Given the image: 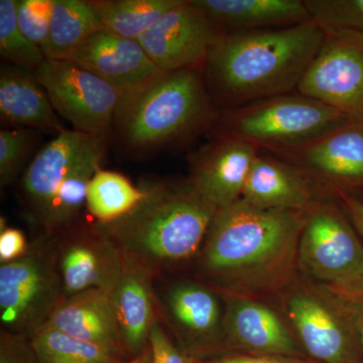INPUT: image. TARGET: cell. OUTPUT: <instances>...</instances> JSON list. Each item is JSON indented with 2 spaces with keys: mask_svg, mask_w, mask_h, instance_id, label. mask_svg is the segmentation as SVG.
Instances as JSON below:
<instances>
[{
  "mask_svg": "<svg viewBox=\"0 0 363 363\" xmlns=\"http://www.w3.org/2000/svg\"><path fill=\"white\" fill-rule=\"evenodd\" d=\"M306 212L262 209L242 199L218 210L202 247L203 274L229 293L278 288L298 259Z\"/></svg>",
  "mask_w": 363,
  "mask_h": 363,
  "instance_id": "6da1fadb",
  "label": "cell"
},
{
  "mask_svg": "<svg viewBox=\"0 0 363 363\" xmlns=\"http://www.w3.org/2000/svg\"><path fill=\"white\" fill-rule=\"evenodd\" d=\"M318 186L317 182L292 162L259 152L240 199L262 209L307 211L319 202Z\"/></svg>",
  "mask_w": 363,
  "mask_h": 363,
  "instance_id": "9a60e30c",
  "label": "cell"
},
{
  "mask_svg": "<svg viewBox=\"0 0 363 363\" xmlns=\"http://www.w3.org/2000/svg\"><path fill=\"white\" fill-rule=\"evenodd\" d=\"M33 78L45 91L57 114L73 130L106 140L123 93L96 74L68 60L45 59Z\"/></svg>",
  "mask_w": 363,
  "mask_h": 363,
  "instance_id": "52a82bcc",
  "label": "cell"
},
{
  "mask_svg": "<svg viewBox=\"0 0 363 363\" xmlns=\"http://www.w3.org/2000/svg\"><path fill=\"white\" fill-rule=\"evenodd\" d=\"M357 321H355V327L358 332V336H359L360 343H362V347L363 350V313H358L357 317Z\"/></svg>",
  "mask_w": 363,
  "mask_h": 363,
  "instance_id": "ab89813d",
  "label": "cell"
},
{
  "mask_svg": "<svg viewBox=\"0 0 363 363\" xmlns=\"http://www.w3.org/2000/svg\"><path fill=\"white\" fill-rule=\"evenodd\" d=\"M333 107L292 92L219 111L212 136L252 143L260 152L279 154L298 149L350 123Z\"/></svg>",
  "mask_w": 363,
  "mask_h": 363,
  "instance_id": "5b68a950",
  "label": "cell"
},
{
  "mask_svg": "<svg viewBox=\"0 0 363 363\" xmlns=\"http://www.w3.org/2000/svg\"><path fill=\"white\" fill-rule=\"evenodd\" d=\"M202 363H311L295 357H271V355H240L215 358Z\"/></svg>",
  "mask_w": 363,
  "mask_h": 363,
  "instance_id": "8d00e7d4",
  "label": "cell"
},
{
  "mask_svg": "<svg viewBox=\"0 0 363 363\" xmlns=\"http://www.w3.org/2000/svg\"><path fill=\"white\" fill-rule=\"evenodd\" d=\"M67 60L96 74L123 94L162 72L138 40L124 39L102 30L91 35Z\"/></svg>",
  "mask_w": 363,
  "mask_h": 363,
  "instance_id": "5bb4252c",
  "label": "cell"
},
{
  "mask_svg": "<svg viewBox=\"0 0 363 363\" xmlns=\"http://www.w3.org/2000/svg\"><path fill=\"white\" fill-rule=\"evenodd\" d=\"M149 344L152 348V363H197L179 350L159 322L152 326Z\"/></svg>",
  "mask_w": 363,
  "mask_h": 363,
  "instance_id": "836d02e7",
  "label": "cell"
},
{
  "mask_svg": "<svg viewBox=\"0 0 363 363\" xmlns=\"http://www.w3.org/2000/svg\"><path fill=\"white\" fill-rule=\"evenodd\" d=\"M290 321L311 357L325 363H354L350 330L342 318L325 301L298 292L286 303Z\"/></svg>",
  "mask_w": 363,
  "mask_h": 363,
  "instance_id": "e0dca14e",
  "label": "cell"
},
{
  "mask_svg": "<svg viewBox=\"0 0 363 363\" xmlns=\"http://www.w3.org/2000/svg\"><path fill=\"white\" fill-rule=\"evenodd\" d=\"M180 0H98L102 30L138 40Z\"/></svg>",
  "mask_w": 363,
  "mask_h": 363,
  "instance_id": "484cf974",
  "label": "cell"
},
{
  "mask_svg": "<svg viewBox=\"0 0 363 363\" xmlns=\"http://www.w3.org/2000/svg\"><path fill=\"white\" fill-rule=\"evenodd\" d=\"M55 0H16V20L21 32L43 49L51 26Z\"/></svg>",
  "mask_w": 363,
  "mask_h": 363,
  "instance_id": "4dcf8cb0",
  "label": "cell"
},
{
  "mask_svg": "<svg viewBox=\"0 0 363 363\" xmlns=\"http://www.w3.org/2000/svg\"><path fill=\"white\" fill-rule=\"evenodd\" d=\"M331 289L345 304L354 308L357 312L363 313V278L354 283Z\"/></svg>",
  "mask_w": 363,
  "mask_h": 363,
  "instance_id": "d590c367",
  "label": "cell"
},
{
  "mask_svg": "<svg viewBox=\"0 0 363 363\" xmlns=\"http://www.w3.org/2000/svg\"><path fill=\"white\" fill-rule=\"evenodd\" d=\"M142 187L145 196L130 213L96 226L121 250L124 259L154 274L190 259L201 250L217 210L190 182Z\"/></svg>",
  "mask_w": 363,
  "mask_h": 363,
  "instance_id": "3957f363",
  "label": "cell"
},
{
  "mask_svg": "<svg viewBox=\"0 0 363 363\" xmlns=\"http://www.w3.org/2000/svg\"><path fill=\"white\" fill-rule=\"evenodd\" d=\"M145 196L125 176L100 168L88 186V211L97 223L107 224L130 213Z\"/></svg>",
  "mask_w": 363,
  "mask_h": 363,
  "instance_id": "4316f807",
  "label": "cell"
},
{
  "mask_svg": "<svg viewBox=\"0 0 363 363\" xmlns=\"http://www.w3.org/2000/svg\"><path fill=\"white\" fill-rule=\"evenodd\" d=\"M272 155L296 164L319 185L363 184V123L350 121L298 149Z\"/></svg>",
  "mask_w": 363,
  "mask_h": 363,
  "instance_id": "7c38bea8",
  "label": "cell"
},
{
  "mask_svg": "<svg viewBox=\"0 0 363 363\" xmlns=\"http://www.w3.org/2000/svg\"><path fill=\"white\" fill-rule=\"evenodd\" d=\"M63 298L98 289L111 294L124 272L121 250L95 225L94 231L74 236L59 247Z\"/></svg>",
  "mask_w": 363,
  "mask_h": 363,
  "instance_id": "4fadbf2b",
  "label": "cell"
},
{
  "mask_svg": "<svg viewBox=\"0 0 363 363\" xmlns=\"http://www.w3.org/2000/svg\"><path fill=\"white\" fill-rule=\"evenodd\" d=\"M152 277L149 269L124 259L123 279L111 293L124 350L133 357L149 346L150 331L157 322Z\"/></svg>",
  "mask_w": 363,
  "mask_h": 363,
  "instance_id": "d6986e66",
  "label": "cell"
},
{
  "mask_svg": "<svg viewBox=\"0 0 363 363\" xmlns=\"http://www.w3.org/2000/svg\"><path fill=\"white\" fill-rule=\"evenodd\" d=\"M362 33H363V32H362Z\"/></svg>",
  "mask_w": 363,
  "mask_h": 363,
  "instance_id": "60d3db41",
  "label": "cell"
},
{
  "mask_svg": "<svg viewBox=\"0 0 363 363\" xmlns=\"http://www.w3.org/2000/svg\"><path fill=\"white\" fill-rule=\"evenodd\" d=\"M260 150L229 136H213L190 157V184L218 211L242 196L248 175Z\"/></svg>",
  "mask_w": 363,
  "mask_h": 363,
  "instance_id": "8fae6325",
  "label": "cell"
},
{
  "mask_svg": "<svg viewBox=\"0 0 363 363\" xmlns=\"http://www.w3.org/2000/svg\"><path fill=\"white\" fill-rule=\"evenodd\" d=\"M325 33L323 45L297 92L363 123V33Z\"/></svg>",
  "mask_w": 363,
  "mask_h": 363,
  "instance_id": "9c48e42d",
  "label": "cell"
},
{
  "mask_svg": "<svg viewBox=\"0 0 363 363\" xmlns=\"http://www.w3.org/2000/svg\"><path fill=\"white\" fill-rule=\"evenodd\" d=\"M298 262L330 288L363 278V247L357 233L335 207L321 201L306 212Z\"/></svg>",
  "mask_w": 363,
  "mask_h": 363,
  "instance_id": "ba28073f",
  "label": "cell"
},
{
  "mask_svg": "<svg viewBox=\"0 0 363 363\" xmlns=\"http://www.w3.org/2000/svg\"><path fill=\"white\" fill-rule=\"evenodd\" d=\"M306 9L324 32H363V0H304Z\"/></svg>",
  "mask_w": 363,
  "mask_h": 363,
  "instance_id": "f546056e",
  "label": "cell"
},
{
  "mask_svg": "<svg viewBox=\"0 0 363 363\" xmlns=\"http://www.w3.org/2000/svg\"><path fill=\"white\" fill-rule=\"evenodd\" d=\"M94 1L55 0L45 59L67 60L91 35L101 30Z\"/></svg>",
  "mask_w": 363,
  "mask_h": 363,
  "instance_id": "cb8c5ba5",
  "label": "cell"
},
{
  "mask_svg": "<svg viewBox=\"0 0 363 363\" xmlns=\"http://www.w3.org/2000/svg\"><path fill=\"white\" fill-rule=\"evenodd\" d=\"M218 116L201 69L186 68L123 93L114 125L125 147L145 152L211 130Z\"/></svg>",
  "mask_w": 363,
  "mask_h": 363,
  "instance_id": "277c9868",
  "label": "cell"
},
{
  "mask_svg": "<svg viewBox=\"0 0 363 363\" xmlns=\"http://www.w3.org/2000/svg\"><path fill=\"white\" fill-rule=\"evenodd\" d=\"M30 245L25 234L16 228H1L0 231V262L1 264L21 259L28 252Z\"/></svg>",
  "mask_w": 363,
  "mask_h": 363,
  "instance_id": "e575fe53",
  "label": "cell"
},
{
  "mask_svg": "<svg viewBox=\"0 0 363 363\" xmlns=\"http://www.w3.org/2000/svg\"><path fill=\"white\" fill-rule=\"evenodd\" d=\"M315 21L222 33L202 72L221 111L296 92L325 40Z\"/></svg>",
  "mask_w": 363,
  "mask_h": 363,
  "instance_id": "7a4b0ae2",
  "label": "cell"
},
{
  "mask_svg": "<svg viewBox=\"0 0 363 363\" xmlns=\"http://www.w3.org/2000/svg\"><path fill=\"white\" fill-rule=\"evenodd\" d=\"M0 116L4 121L45 131L63 133L57 112L44 88L18 67H1Z\"/></svg>",
  "mask_w": 363,
  "mask_h": 363,
  "instance_id": "7402d4cb",
  "label": "cell"
},
{
  "mask_svg": "<svg viewBox=\"0 0 363 363\" xmlns=\"http://www.w3.org/2000/svg\"><path fill=\"white\" fill-rule=\"evenodd\" d=\"M30 136L23 128L0 131V183L9 185L20 173L30 149Z\"/></svg>",
  "mask_w": 363,
  "mask_h": 363,
  "instance_id": "1f68e13d",
  "label": "cell"
},
{
  "mask_svg": "<svg viewBox=\"0 0 363 363\" xmlns=\"http://www.w3.org/2000/svg\"><path fill=\"white\" fill-rule=\"evenodd\" d=\"M0 363H40L32 341L26 336L1 331Z\"/></svg>",
  "mask_w": 363,
  "mask_h": 363,
  "instance_id": "d6a6232c",
  "label": "cell"
},
{
  "mask_svg": "<svg viewBox=\"0 0 363 363\" xmlns=\"http://www.w3.org/2000/svg\"><path fill=\"white\" fill-rule=\"evenodd\" d=\"M101 142L106 140L65 130L35 157L21 183L28 205L39 221L65 177Z\"/></svg>",
  "mask_w": 363,
  "mask_h": 363,
  "instance_id": "2e32d148",
  "label": "cell"
},
{
  "mask_svg": "<svg viewBox=\"0 0 363 363\" xmlns=\"http://www.w3.org/2000/svg\"><path fill=\"white\" fill-rule=\"evenodd\" d=\"M124 363H152V352L150 344L145 350L143 351L138 357L131 358L128 362Z\"/></svg>",
  "mask_w": 363,
  "mask_h": 363,
  "instance_id": "f35d334b",
  "label": "cell"
},
{
  "mask_svg": "<svg viewBox=\"0 0 363 363\" xmlns=\"http://www.w3.org/2000/svg\"><path fill=\"white\" fill-rule=\"evenodd\" d=\"M164 298L172 321L188 338L211 340L222 330L224 314L216 295L206 286L188 281L177 284Z\"/></svg>",
  "mask_w": 363,
  "mask_h": 363,
  "instance_id": "603a6c76",
  "label": "cell"
},
{
  "mask_svg": "<svg viewBox=\"0 0 363 363\" xmlns=\"http://www.w3.org/2000/svg\"><path fill=\"white\" fill-rule=\"evenodd\" d=\"M40 363H124L123 353L44 326L30 337Z\"/></svg>",
  "mask_w": 363,
  "mask_h": 363,
  "instance_id": "83f0119b",
  "label": "cell"
},
{
  "mask_svg": "<svg viewBox=\"0 0 363 363\" xmlns=\"http://www.w3.org/2000/svg\"><path fill=\"white\" fill-rule=\"evenodd\" d=\"M222 33L192 0H180L138 42L162 72L202 70Z\"/></svg>",
  "mask_w": 363,
  "mask_h": 363,
  "instance_id": "30bf717a",
  "label": "cell"
},
{
  "mask_svg": "<svg viewBox=\"0 0 363 363\" xmlns=\"http://www.w3.org/2000/svg\"><path fill=\"white\" fill-rule=\"evenodd\" d=\"M106 152V142H101L71 169L59 186L40 223L48 233L68 227L87 200L88 186L100 169Z\"/></svg>",
  "mask_w": 363,
  "mask_h": 363,
  "instance_id": "d4e9b609",
  "label": "cell"
},
{
  "mask_svg": "<svg viewBox=\"0 0 363 363\" xmlns=\"http://www.w3.org/2000/svg\"><path fill=\"white\" fill-rule=\"evenodd\" d=\"M222 330L229 342L257 354L294 357L298 353L292 335L278 315L242 296L229 298Z\"/></svg>",
  "mask_w": 363,
  "mask_h": 363,
  "instance_id": "ac0fdd59",
  "label": "cell"
},
{
  "mask_svg": "<svg viewBox=\"0 0 363 363\" xmlns=\"http://www.w3.org/2000/svg\"><path fill=\"white\" fill-rule=\"evenodd\" d=\"M342 199L351 220L363 238V201L347 195H342Z\"/></svg>",
  "mask_w": 363,
  "mask_h": 363,
  "instance_id": "74e56055",
  "label": "cell"
},
{
  "mask_svg": "<svg viewBox=\"0 0 363 363\" xmlns=\"http://www.w3.org/2000/svg\"><path fill=\"white\" fill-rule=\"evenodd\" d=\"M0 55L14 67L32 73L45 59L39 45L21 32L16 20V0H0Z\"/></svg>",
  "mask_w": 363,
  "mask_h": 363,
  "instance_id": "f1b7e54d",
  "label": "cell"
},
{
  "mask_svg": "<svg viewBox=\"0 0 363 363\" xmlns=\"http://www.w3.org/2000/svg\"><path fill=\"white\" fill-rule=\"evenodd\" d=\"M45 326L88 342L125 352L111 294L98 289L62 298Z\"/></svg>",
  "mask_w": 363,
  "mask_h": 363,
  "instance_id": "ffe728a7",
  "label": "cell"
},
{
  "mask_svg": "<svg viewBox=\"0 0 363 363\" xmlns=\"http://www.w3.org/2000/svg\"><path fill=\"white\" fill-rule=\"evenodd\" d=\"M63 297L59 247L49 238L35 241L21 259L0 266L2 330L32 337Z\"/></svg>",
  "mask_w": 363,
  "mask_h": 363,
  "instance_id": "8992f818",
  "label": "cell"
},
{
  "mask_svg": "<svg viewBox=\"0 0 363 363\" xmlns=\"http://www.w3.org/2000/svg\"><path fill=\"white\" fill-rule=\"evenodd\" d=\"M222 33L284 28L312 21L302 0H192Z\"/></svg>",
  "mask_w": 363,
  "mask_h": 363,
  "instance_id": "44dd1931",
  "label": "cell"
}]
</instances>
